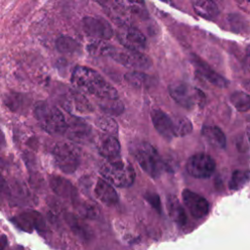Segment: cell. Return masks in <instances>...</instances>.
I'll return each mask as SVG.
<instances>
[{"label": "cell", "instance_id": "obj_10", "mask_svg": "<svg viewBox=\"0 0 250 250\" xmlns=\"http://www.w3.org/2000/svg\"><path fill=\"white\" fill-rule=\"evenodd\" d=\"M82 26L84 32L95 39L107 40L113 35V29L110 23L103 18L86 17L83 19Z\"/></svg>", "mask_w": 250, "mask_h": 250}, {"label": "cell", "instance_id": "obj_30", "mask_svg": "<svg viewBox=\"0 0 250 250\" xmlns=\"http://www.w3.org/2000/svg\"><path fill=\"white\" fill-rule=\"evenodd\" d=\"M146 201L155 209L157 210L158 212L161 211V204H160V199H159V196L155 193H151V192H147L146 195H145Z\"/></svg>", "mask_w": 250, "mask_h": 250}, {"label": "cell", "instance_id": "obj_7", "mask_svg": "<svg viewBox=\"0 0 250 250\" xmlns=\"http://www.w3.org/2000/svg\"><path fill=\"white\" fill-rule=\"evenodd\" d=\"M110 58L120 64L135 70L146 69L151 65V61L145 54L140 51L130 50L125 48L124 50H118L114 48Z\"/></svg>", "mask_w": 250, "mask_h": 250}, {"label": "cell", "instance_id": "obj_35", "mask_svg": "<svg viewBox=\"0 0 250 250\" xmlns=\"http://www.w3.org/2000/svg\"><path fill=\"white\" fill-rule=\"evenodd\" d=\"M162 1H164V2H169V0H162Z\"/></svg>", "mask_w": 250, "mask_h": 250}, {"label": "cell", "instance_id": "obj_3", "mask_svg": "<svg viewBox=\"0 0 250 250\" xmlns=\"http://www.w3.org/2000/svg\"><path fill=\"white\" fill-rule=\"evenodd\" d=\"M34 116L40 126L53 135L64 134L67 128V121L62 112L48 103L42 102L35 105Z\"/></svg>", "mask_w": 250, "mask_h": 250}, {"label": "cell", "instance_id": "obj_27", "mask_svg": "<svg viewBox=\"0 0 250 250\" xmlns=\"http://www.w3.org/2000/svg\"><path fill=\"white\" fill-rule=\"evenodd\" d=\"M192 131V124L189 119L186 117H180L175 122V136L184 137L188 135Z\"/></svg>", "mask_w": 250, "mask_h": 250}, {"label": "cell", "instance_id": "obj_5", "mask_svg": "<svg viewBox=\"0 0 250 250\" xmlns=\"http://www.w3.org/2000/svg\"><path fill=\"white\" fill-rule=\"evenodd\" d=\"M168 90L171 98L183 107L191 108L196 104L202 106L205 103L204 94L199 89L192 88L185 82H174L169 85Z\"/></svg>", "mask_w": 250, "mask_h": 250}, {"label": "cell", "instance_id": "obj_17", "mask_svg": "<svg viewBox=\"0 0 250 250\" xmlns=\"http://www.w3.org/2000/svg\"><path fill=\"white\" fill-rule=\"evenodd\" d=\"M14 224L26 231H32L34 229H40L44 228V220L42 216L34 211L24 212L16 217L14 219Z\"/></svg>", "mask_w": 250, "mask_h": 250}, {"label": "cell", "instance_id": "obj_36", "mask_svg": "<svg viewBox=\"0 0 250 250\" xmlns=\"http://www.w3.org/2000/svg\"><path fill=\"white\" fill-rule=\"evenodd\" d=\"M213 1H221V0H213Z\"/></svg>", "mask_w": 250, "mask_h": 250}, {"label": "cell", "instance_id": "obj_8", "mask_svg": "<svg viewBox=\"0 0 250 250\" xmlns=\"http://www.w3.org/2000/svg\"><path fill=\"white\" fill-rule=\"evenodd\" d=\"M186 168L190 176L197 179H206L214 173L216 162L208 154L196 153L188 159Z\"/></svg>", "mask_w": 250, "mask_h": 250}, {"label": "cell", "instance_id": "obj_4", "mask_svg": "<svg viewBox=\"0 0 250 250\" xmlns=\"http://www.w3.org/2000/svg\"><path fill=\"white\" fill-rule=\"evenodd\" d=\"M135 157L141 168L151 178H158L165 170V163L158 151L148 143L142 142L135 150Z\"/></svg>", "mask_w": 250, "mask_h": 250}, {"label": "cell", "instance_id": "obj_37", "mask_svg": "<svg viewBox=\"0 0 250 250\" xmlns=\"http://www.w3.org/2000/svg\"><path fill=\"white\" fill-rule=\"evenodd\" d=\"M248 1H249V2H250V0H248Z\"/></svg>", "mask_w": 250, "mask_h": 250}, {"label": "cell", "instance_id": "obj_2", "mask_svg": "<svg viewBox=\"0 0 250 250\" xmlns=\"http://www.w3.org/2000/svg\"><path fill=\"white\" fill-rule=\"evenodd\" d=\"M100 173L104 180L118 188L132 186L136 178L133 166L119 157L104 162L100 167Z\"/></svg>", "mask_w": 250, "mask_h": 250}, {"label": "cell", "instance_id": "obj_26", "mask_svg": "<svg viewBox=\"0 0 250 250\" xmlns=\"http://www.w3.org/2000/svg\"><path fill=\"white\" fill-rule=\"evenodd\" d=\"M96 125L104 133L114 135L117 132V124L116 122L107 116H101L97 118Z\"/></svg>", "mask_w": 250, "mask_h": 250}, {"label": "cell", "instance_id": "obj_1", "mask_svg": "<svg viewBox=\"0 0 250 250\" xmlns=\"http://www.w3.org/2000/svg\"><path fill=\"white\" fill-rule=\"evenodd\" d=\"M71 82L79 91L95 97L98 104L119 99L115 88L90 67L76 66L71 74Z\"/></svg>", "mask_w": 250, "mask_h": 250}, {"label": "cell", "instance_id": "obj_21", "mask_svg": "<svg viewBox=\"0 0 250 250\" xmlns=\"http://www.w3.org/2000/svg\"><path fill=\"white\" fill-rule=\"evenodd\" d=\"M194 12L203 19L214 20L220 13L219 8L213 0H192Z\"/></svg>", "mask_w": 250, "mask_h": 250}, {"label": "cell", "instance_id": "obj_20", "mask_svg": "<svg viewBox=\"0 0 250 250\" xmlns=\"http://www.w3.org/2000/svg\"><path fill=\"white\" fill-rule=\"evenodd\" d=\"M166 209L169 217L179 226L183 227L187 223V214L179 199L174 194H169L166 198Z\"/></svg>", "mask_w": 250, "mask_h": 250}, {"label": "cell", "instance_id": "obj_18", "mask_svg": "<svg viewBox=\"0 0 250 250\" xmlns=\"http://www.w3.org/2000/svg\"><path fill=\"white\" fill-rule=\"evenodd\" d=\"M50 187L53 191L61 197L67 199H75L77 197V191L74 186L66 179L52 176L50 178Z\"/></svg>", "mask_w": 250, "mask_h": 250}, {"label": "cell", "instance_id": "obj_31", "mask_svg": "<svg viewBox=\"0 0 250 250\" xmlns=\"http://www.w3.org/2000/svg\"><path fill=\"white\" fill-rule=\"evenodd\" d=\"M244 68L245 70L250 73V45L247 46L246 50H245V56H244Z\"/></svg>", "mask_w": 250, "mask_h": 250}, {"label": "cell", "instance_id": "obj_29", "mask_svg": "<svg viewBox=\"0 0 250 250\" xmlns=\"http://www.w3.org/2000/svg\"><path fill=\"white\" fill-rule=\"evenodd\" d=\"M126 3H128L133 14H136L139 17H146L145 15H146V11L144 0H126Z\"/></svg>", "mask_w": 250, "mask_h": 250}, {"label": "cell", "instance_id": "obj_15", "mask_svg": "<svg viewBox=\"0 0 250 250\" xmlns=\"http://www.w3.org/2000/svg\"><path fill=\"white\" fill-rule=\"evenodd\" d=\"M94 194L103 204L114 206L118 202V194L112 185L104 179H98L94 187Z\"/></svg>", "mask_w": 250, "mask_h": 250}, {"label": "cell", "instance_id": "obj_6", "mask_svg": "<svg viewBox=\"0 0 250 250\" xmlns=\"http://www.w3.org/2000/svg\"><path fill=\"white\" fill-rule=\"evenodd\" d=\"M53 156L58 168L65 174L73 173L79 166L78 149L68 143H58L53 148Z\"/></svg>", "mask_w": 250, "mask_h": 250}, {"label": "cell", "instance_id": "obj_16", "mask_svg": "<svg viewBox=\"0 0 250 250\" xmlns=\"http://www.w3.org/2000/svg\"><path fill=\"white\" fill-rule=\"evenodd\" d=\"M91 127L87 123L76 117H72L67 122V128L64 134L74 142L84 143L91 136Z\"/></svg>", "mask_w": 250, "mask_h": 250}, {"label": "cell", "instance_id": "obj_14", "mask_svg": "<svg viewBox=\"0 0 250 250\" xmlns=\"http://www.w3.org/2000/svg\"><path fill=\"white\" fill-rule=\"evenodd\" d=\"M96 146L100 154L107 160L119 157L120 144L118 140L111 134H102L96 140Z\"/></svg>", "mask_w": 250, "mask_h": 250}, {"label": "cell", "instance_id": "obj_19", "mask_svg": "<svg viewBox=\"0 0 250 250\" xmlns=\"http://www.w3.org/2000/svg\"><path fill=\"white\" fill-rule=\"evenodd\" d=\"M63 106L69 111H76L80 113H88L93 110L91 104L79 91H70Z\"/></svg>", "mask_w": 250, "mask_h": 250}, {"label": "cell", "instance_id": "obj_24", "mask_svg": "<svg viewBox=\"0 0 250 250\" xmlns=\"http://www.w3.org/2000/svg\"><path fill=\"white\" fill-rule=\"evenodd\" d=\"M230 103L234 108L240 112L250 109V96L242 91H235L230 95Z\"/></svg>", "mask_w": 250, "mask_h": 250}, {"label": "cell", "instance_id": "obj_11", "mask_svg": "<svg viewBox=\"0 0 250 250\" xmlns=\"http://www.w3.org/2000/svg\"><path fill=\"white\" fill-rule=\"evenodd\" d=\"M182 200L188 211L195 219H201L209 212L208 201L203 196L190 189L186 188L183 190Z\"/></svg>", "mask_w": 250, "mask_h": 250}, {"label": "cell", "instance_id": "obj_33", "mask_svg": "<svg viewBox=\"0 0 250 250\" xmlns=\"http://www.w3.org/2000/svg\"><path fill=\"white\" fill-rule=\"evenodd\" d=\"M242 86L248 91V92H250V79H248V80H245V81H243V83H242Z\"/></svg>", "mask_w": 250, "mask_h": 250}, {"label": "cell", "instance_id": "obj_23", "mask_svg": "<svg viewBox=\"0 0 250 250\" xmlns=\"http://www.w3.org/2000/svg\"><path fill=\"white\" fill-rule=\"evenodd\" d=\"M125 80L136 88H148L154 83V79L141 71H130L125 74Z\"/></svg>", "mask_w": 250, "mask_h": 250}, {"label": "cell", "instance_id": "obj_32", "mask_svg": "<svg viewBox=\"0 0 250 250\" xmlns=\"http://www.w3.org/2000/svg\"><path fill=\"white\" fill-rule=\"evenodd\" d=\"M96 1L98 4H100L101 6H104V8L109 9L110 4H111V0H94Z\"/></svg>", "mask_w": 250, "mask_h": 250}, {"label": "cell", "instance_id": "obj_34", "mask_svg": "<svg viewBox=\"0 0 250 250\" xmlns=\"http://www.w3.org/2000/svg\"><path fill=\"white\" fill-rule=\"evenodd\" d=\"M246 135H247V140H248V142H249V144H250V127L248 128V130H247V132H246Z\"/></svg>", "mask_w": 250, "mask_h": 250}, {"label": "cell", "instance_id": "obj_13", "mask_svg": "<svg viewBox=\"0 0 250 250\" xmlns=\"http://www.w3.org/2000/svg\"><path fill=\"white\" fill-rule=\"evenodd\" d=\"M190 61L195 67L196 71L204 77L205 80H207L209 83L219 87V88H226L229 84L228 80L217 73L206 62H204L202 59L197 57L196 55L192 54L190 57Z\"/></svg>", "mask_w": 250, "mask_h": 250}, {"label": "cell", "instance_id": "obj_25", "mask_svg": "<svg viewBox=\"0 0 250 250\" xmlns=\"http://www.w3.org/2000/svg\"><path fill=\"white\" fill-rule=\"evenodd\" d=\"M57 50L62 54H72L79 50L80 45L70 36H61L56 41Z\"/></svg>", "mask_w": 250, "mask_h": 250}, {"label": "cell", "instance_id": "obj_9", "mask_svg": "<svg viewBox=\"0 0 250 250\" xmlns=\"http://www.w3.org/2000/svg\"><path fill=\"white\" fill-rule=\"evenodd\" d=\"M117 40L127 49L143 52L146 47L145 35L136 27L123 23L117 30Z\"/></svg>", "mask_w": 250, "mask_h": 250}, {"label": "cell", "instance_id": "obj_22", "mask_svg": "<svg viewBox=\"0 0 250 250\" xmlns=\"http://www.w3.org/2000/svg\"><path fill=\"white\" fill-rule=\"evenodd\" d=\"M202 137L208 144L216 148H224L226 146V136L224 132L217 126H204L202 128Z\"/></svg>", "mask_w": 250, "mask_h": 250}, {"label": "cell", "instance_id": "obj_28", "mask_svg": "<svg viewBox=\"0 0 250 250\" xmlns=\"http://www.w3.org/2000/svg\"><path fill=\"white\" fill-rule=\"evenodd\" d=\"M248 181V174L244 171L236 170L231 174V178L229 180V188L230 189H238L242 188L246 182Z\"/></svg>", "mask_w": 250, "mask_h": 250}, {"label": "cell", "instance_id": "obj_12", "mask_svg": "<svg viewBox=\"0 0 250 250\" xmlns=\"http://www.w3.org/2000/svg\"><path fill=\"white\" fill-rule=\"evenodd\" d=\"M150 117L155 130L164 139L170 141L175 136V121L164 111L154 108L150 112Z\"/></svg>", "mask_w": 250, "mask_h": 250}]
</instances>
